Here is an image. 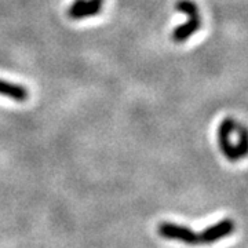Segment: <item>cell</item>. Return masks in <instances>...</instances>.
Instances as JSON below:
<instances>
[{"mask_svg": "<svg viewBox=\"0 0 248 248\" xmlns=\"http://www.w3.org/2000/svg\"><path fill=\"white\" fill-rule=\"evenodd\" d=\"M236 127H237L236 120L232 117H226L223 119L218 130V142H219L221 152L223 153V156L228 157L231 161H239L241 159L236 146L231 142V135L232 133H234Z\"/></svg>", "mask_w": 248, "mask_h": 248, "instance_id": "6da1fadb", "label": "cell"}, {"mask_svg": "<svg viewBox=\"0 0 248 248\" xmlns=\"http://www.w3.org/2000/svg\"><path fill=\"white\" fill-rule=\"evenodd\" d=\"M159 233L164 239L177 240V241L185 243L189 246L200 243L197 233H195L187 226H182V225H177V223H170V222L161 223L159 226Z\"/></svg>", "mask_w": 248, "mask_h": 248, "instance_id": "7a4b0ae2", "label": "cell"}, {"mask_svg": "<svg viewBox=\"0 0 248 248\" xmlns=\"http://www.w3.org/2000/svg\"><path fill=\"white\" fill-rule=\"evenodd\" d=\"M233 231H234V222L226 218V219H222V221L208 226L207 229H204L199 234V241L204 243V244H211V243L219 241L223 237L232 234Z\"/></svg>", "mask_w": 248, "mask_h": 248, "instance_id": "3957f363", "label": "cell"}, {"mask_svg": "<svg viewBox=\"0 0 248 248\" xmlns=\"http://www.w3.org/2000/svg\"><path fill=\"white\" fill-rule=\"evenodd\" d=\"M102 3L98 0H76L68 9V16L72 19H83L101 13Z\"/></svg>", "mask_w": 248, "mask_h": 248, "instance_id": "277c9868", "label": "cell"}, {"mask_svg": "<svg viewBox=\"0 0 248 248\" xmlns=\"http://www.w3.org/2000/svg\"><path fill=\"white\" fill-rule=\"evenodd\" d=\"M200 27H202L200 16H192V17H189V19L186 21L185 24L178 25L174 29V32L171 35L172 42H175V43H184L190 36L195 35L196 32L200 29Z\"/></svg>", "mask_w": 248, "mask_h": 248, "instance_id": "5b68a950", "label": "cell"}, {"mask_svg": "<svg viewBox=\"0 0 248 248\" xmlns=\"http://www.w3.org/2000/svg\"><path fill=\"white\" fill-rule=\"evenodd\" d=\"M0 95H4L17 102H25L29 98V93L25 87L19 84H14L11 81H4L0 79Z\"/></svg>", "mask_w": 248, "mask_h": 248, "instance_id": "8992f818", "label": "cell"}, {"mask_svg": "<svg viewBox=\"0 0 248 248\" xmlns=\"http://www.w3.org/2000/svg\"><path fill=\"white\" fill-rule=\"evenodd\" d=\"M175 10L179 13H184L187 17L199 16V7L193 0H178Z\"/></svg>", "mask_w": 248, "mask_h": 248, "instance_id": "52a82bcc", "label": "cell"}, {"mask_svg": "<svg viewBox=\"0 0 248 248\" xmlns=\"http://www.w3.org/2000/svg\"><path fill=\"white\" fill-rule=\"evenodd\" d=\"M98 1H101V3H102V1H104V0H98Z\"/></svg>", "mask_w": 248, "mask_h": 248, "instance_id": "ba28073f", "label": "cell"}]
</instances>
